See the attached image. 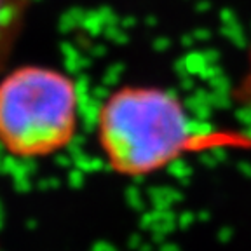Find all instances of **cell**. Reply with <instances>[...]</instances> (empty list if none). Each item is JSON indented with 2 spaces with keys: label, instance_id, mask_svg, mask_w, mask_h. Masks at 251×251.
<instances>
[{
  "label": "cell",
  "instance_id": "4",
  "mask_svg": "<svg viewBox=\"0 0 251 251\" xmlns=\"http://www.w3.org/2000/svg\"><path fill=\"white\" fill-rule=\"evenodd\" d=\"M234 100L235 103L241 106L243 110H246L251 117V47L246 56V65L244 70L241 74L237 86L234 89ZM239 145L244 150H251V133L248 134H239Z\"/></svg>",
  "mask_w": 251,
  "mask_h": 251
},
{
  "label": "cell",
  "instance_id": "1",
  "mask_svg": "<svg viewBox=\"0 0 251 251\" xmlns=\"http://www.w3.org/2000/svg\"><path fill=\"white\" fill-rule=\"evenodd\" d=\"M94 138L106 169L126 180L161 175L204 150L237 147V134L197 131L183 100L150 84H124L108 93L96 114Z\"/></svg>",
  "mask_w": 251,
  "mask_h": 251
},
{
  "label": "cell",
  "instance_id": "2",
  "mask_svg": "<svg viewBox=\"0 0 251 251\" xmlns=\"http://www.w3.org/2000/svg\"><path fill=\"white\" fill-rule=\"evenodd\" d=\"M80 124L77 82L47 65H20L0 77V149L16 161H46L68 149Z\"/></svg>",
  "mask_w": 251,
  "mask_h": 251
},
{
  "label": "cell",
  "instance_id": "3",
  "mask_svg": "<svg viewBox=\"0 0 251 251\" xmlns=\"http://www.w3.org/2000/svg\"><path fill=\"white\" fill-rule=\"evenodd\" d=\"M30 0H0V75L4 74L26 25Z\"/></svg>",
  "mask_w": 251,
  "mask_h": 251
}]
</instances>
